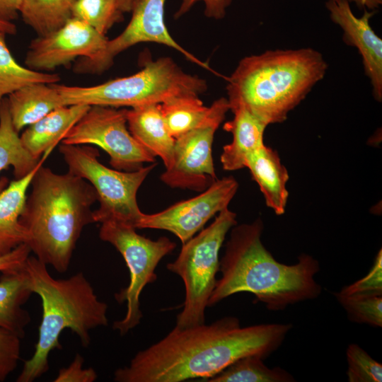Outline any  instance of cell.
Listing matches in <instances>:
<instances>
[{"instance_id": "cell-8", "label": "cell", "mask_w": 382, "mask_h": 382, "mask_svg": "<svg viewBox=\"0 0 382 382\" xmlns=\"http://www.w3.org/2000/svg\"><path fill=\"white\" fill-rule=\"evenodd\" d=\"M59 150L68 172L88 181L97 192L100 205L93 211L94 223L113 221L137 228L144 214L137 204V193L156 163L122 171L103 165L98 160V151L92 146L62 144Z\"/></svg>"}, {"instance_id": "cell-29", "label": "cell", "mask_w": 382, "mask_h": 382, "mask_svg": "<svg viewBox=\"0 0 382 382\" xmlns=\"http://www.w3.org/2000/svg\"><path fill=\"white\" fill-rule=\"evenodd\" d=\"M352 322L382 327V296H346L334 293Z\"/></svg>"}, {"instance_id": "cell-20", "label": "cell", "mask_w": 382, "mask_h": 382, "mask_svg": "<svg viewBox=\"0 0 382 382\" xmlns=\"http://www.w3.org/2000/svg\"><path fill=\"white\" fill-rule=\"evenodd\" d=\"M42 164L25 177L11 181L0 192V256L29 241V233L19 219L27 199V190Z\"/></svg>"}, {"instance_id": "cell-7", "label": "cell", "mask_w": 382, "mask_h": 382, "mask_svg": "<svg viewBox=\"0 0 382 382\" xmlns=\"http://www.w3.org/2000/svg\"><path fill=\"white\" fill-rule=\"evenodd\" d=\"M237 224L236 214L228 208L187 242L167 269L183 281L185 296L176 327L185 328L204 323L205 308L214 289L219 270V251L228 232Z\"/></svg>"}, {"instance_id": "cell-9", "label": "cell", "mask_w": 382, "mask_h": 382, "mask_svg": "<svg viewBox=\"0 0 382 382\" xmlns=\"http://www.w3.org/2000/svg\"><path fill=\"white\" fill-rule=\"evenodd\" d=\"M99 237L120 252L129 269L128 286L115 294L117 302L127 301L125 316L113 323V329L125 335L139 324L142 318L140 294L146 284L156 280L155 269L161 260L176 248V243L166 236L151 240L138 234L135 228L113 221L101 223Z\"/></svg>"}, {"instance_id": "cell-28", "label": "cell", "mask_w": 382, "mask_h": 382, "mask_svg": "<svg viewBox=\"0 0 382 382\" xmlns=\"http://www.w3.org/2000/svg\"><path fill=\"white\" fill-rule=\"evenodd\" d=\"M128 0H76L71 17L78 18L105 35L109 29L132 10Z\"/></svg>"}, {"instance_id": "cell-5", "label": "cell", "mask_w": 382, "mask_h": 382, "mask_svg": "<svg viewBox=\"0 0 382 382\" xmlns=\"http://www.w3.org/2000/svg\"><path fill=\"white\" fill-rule=\"evenodd\" d=\"M47 266L30 255L24 265L30 289L41 299L42 314L35 352L25 361L17 382H33L49 370L50 354L62 349L59 337L64 330H71L81 346L87 347L90 332L108 324V305L98 299L82 272L66 279H55Z\"/></svg>"}, {"instance_id": "cell-6", "label": "cell", "mask_w": 382, "mask_h": 382, "mask_svg": "<svg viewBox=\"0 0 382 382\" xmlns=\"http://www.w3.org/2000/svg\"><path fill=\"white\" fill-rule=\"evenodd\" d=\"M54 85L64 105L112 108L162 103L177 96H199L207 89L204 79L185 72L170 57L149 60L136 74L93 86Z\"/></svg>"}, {"instance_id": "cell-2", "label": "cell", "mask_w": 382, "mask_h": 382, "mask_svg": "<svg viewBox=\"0 0 382 382\" xmlns=\"http://www.w3.org/2000/svg\"><path fill=\"white\" fill-rule=\"evenodd\" d=\"M263 229L261 219L231 228L219 262L221 277L216 280L207 307L235 294L249 292L269 311H281L321 294L322 286L314 279L320 271L318 261L301 254L296 264L278 262L262 242Z\"/></svg>"}, {"instance_id": "cell-19", "label": "cell", "mask_w": 382, "mask_h": 382, "mask_svg": "<svg viewBox=\"0 0 382 382\" xmlns=\"http://www.w3.org/2000/svg\"><path fill=\"white\" fill-rule=\"evenodd\" d=\"M90 107L74 104L52 110L23 132L20 137L23 146L34 158H40L42 154L52 151Z\"/></svg>"}, {"instance_id": "cell-15", "label": "cell", "mask_w": 382, "mask_h": 382, "mask_svg": "<svg viewBox=\"0 0 382 382\" xmlns=\"http://www.w3.org/2000/svg\"><path fill=\"white\" fill-rule=\"evenodd\" d=\"M347 0H328L325 5L331 20L343 31V40L355 47L361 56L364 72L369 79L376 100L382 99V40L370 25L375 10L364 9L357 17Z\"/></svg>"}, {"instance_id": "cell-18", "label": "cell", "mask_w": 382, "mask_h": 382, "mask_svg": "<svg viewBox=\"0 0 382 382\" xmlns=\"http://www.w3.org/2000/svg\"><path fill=\"white\" fill-rule=\"evenodd\" d=\"M245 168L257 183L266 205L277 215L284 214L289 197L286 185L289 176L278 153L264 144L248 155Z\"/></svg>"}, {"instance_id": "cell-39", "label": "cell", "mask_w": 382, "mask_h": 382, "mask_svg": "<svg viewBox=\"0 0 382 382\" xmlns=\"http://www.w3.org/2000/svg\"><path fill=\"white\" fill-rule=\"evenodd\" d=\"M3 96L0 93V101L2 99Z\"/></svg>"}, {"instance_id": "cell-23", "label": "cell", "mask_w": 382, "mask_h": 382, "mask_svg": "<svg viewBox=\"0 0 382 382\" xmlns=\"http://www.w3.org/2000/svg\"><path fill=\"white\" fill-rule=\"evenodd\" d=\"M50 152H45L42 158H35L24 148L15 129L7 99L0 101V172L13 167L15 180L23 178L44 162ZM8 185L6 177L0 178V192Z\"/></svg>"}, {"instance_id": "cell-10", "label": "cell", "mask_w": 382, "mask_h": 382, "mask_svg": "<svg viewBox=\"0 0 382 382\" xmlns=\"http://www.w3.org/2000/svg\"><path fill=\"white\" fill-rule=\"evenodd\" d=\"M62 144L96 145L110 156L116 170L134 171L144 163L155 162V157L141 145L127 127V109L91 105L68 131Z\"/></svg>"}, {"instance_id": "cell-12", "label": "cell", "mask_w": 382, "mask_h": 382, "mask_svg": "<svg viewBox=\"0 0 382 382\" xmlns=\"http://www.w3.org/2000/svg\"><path fill=\"white\" fill-rule=\"evenodd\" d=\"M166 0H134L132 15L125 29L116 37L108 41L103 52L92 59L80 58L74 70L80 74H100L112 64L120 52L141 42H154L174 49L188 60L210 69L201 61L181 47L170 35L164 21Z\"/></svg>"}, {"instance_id": "cell-14", "label": "cell", "mask_w": 382, "mask_h": 382, "mask_svg": "<svg viewBox=\"0 0 382 382\" xmlns=\"http://www.w3.org/2000/svg\"><path fill=\"white\" fill-rule=\"evenodd\" d=\"M108 39L85 22L71 17L59 29L30 42L27 67L44 71L66 65L77 57L92 59L103 52Z\"/></svg>"}, {"instance_id": "cell-21", "label": "cell", "mask_w": 382, "mask_h": 382, "mask_svg": "<svg viewBox=\"0 0 382 382\" xmlns=\"http://www.w3.org/2000/svg\"><path fill=\"white\" fill-rule=\"evenodd\" d=\"M8 96L6 99L12 124L18 132L52 110L65 106L54 83H31Z\"/></svg>"}, {"instance_id": "cell-33", "label": "cell", "mask_w": 382, "mask_h": 382, "mask_svg": "<svg viewBox=\"0 0 382 382\" xmlns=\"http://www.w3.org/2000/svg\"><path fill=\"white\" fill-rule=\"evenodd\" d=\"M84 359L79 353L75 355L72 362L66 367L59 370L54 382H93L98 375L92 367L83 368Z\"/></svg>"}, {"instance_id": "cell-24", "label": "cell", "mask_w": 382, "mask_h": 382, "mask_svg": "<svg viewBox=\"0 0 382 382\" xmlns=\"http://www.w3.org/2000/svg\"><path fill=\"white\" fill-rule=\"evenodd\" d=\"M76 0H21L19 13L38 36L53 32L71 18Z\"/></svg>"}, {"instance_id": "cell-31", "label": "cell", "mask_w": 382, "mask_h": 382, "mask_svg": "<svg viewBox=\"0 0 382 382\" xmlns=\"http://www.w3.org/2000/svg\"><path fill=\"white\" fill-rule=\"evenodd\" d=\"M346 296H382V250L378 252L369 273L357 282L344 286Z\"/></svg>"}, {"instance_id": "cell-34", "label": "cell", "mask_w": 382, "mask_h": 382, "mask_svg": "<svg viewBox=\"0 0 382 382\" xmlns=\"http://www.w3.org/2000/svg\"><path fill=\"white\" fill-rule=\"evenodd\" d=\"M202 1L204 4V13L211 18L222 19L226 9L231 4L232 0H182L180 6L175 13V18H178L187 13L197 3Z\"/></svg>"}, {"instance_id": "cell-32", "label": "cell", "mask_w": 382, "mask_h": 382, "mask_svg": "<svg viewBox=\"0 0 382 382\" xmlns=\"http://www.w3.org/2000/svg\"><path fill=\"white\" fill-rule=\"evenodd\" d=\"M21 338L0 328V382L16 369L21 359Z\"/></svg>"}, {"instance_id": "cell-1", "label": "cell", "mask_w": 382, "mask_h": 382, "mask_svg": "<svg viewBox=\"0 0 382 382\" xmlns=\"http://www.w3.org/2000/svg\"><path fill=\"white\" fill-rule=\"evenodd\" d=\"M291 323L241 327L235 316L180 328L138 352L129 364L114 373L116 382H181L207 379L242 357L264 359L277 351L292 329Z\"/></svg>"}, {"instance_id": "cell-26", "label": "cell", "mask_w": 382, "mask_h": 382, "mask_svg": "<svg viewBox=\"0 0 382 382\" xmlns=\"http://www.w3.org/2000/svg\"><path fill=\"white\" fill-rule=\"evenodd\" d=\"M161 109L166 127L175 139L195 127L207 114L209 107L199 96L186 95L161 103Z\"/></svg>"}, {"instance_id": "cell-22", "label": "cell", "mask_w": 382, "mask_h": 382, "mask_svg": "<svg viewBox=\"0 0 382 382\" xmlns=\"http://www.w3.org/2000/svg\"><path fill=\"white\" fill-rule=\"evenodd\" d=\"M33 291L24 267L18 271L3 273L0 277V328L20 337L31 320L23 308Z\"/></svg>"}, {"instance_id": "cell-16", "label": "cell", "mask_w": 382, "mask_h": 382, "mask_svg": "<svg viewBox=\"0 0 382 382\" xmlns=\"http://www.w3.org/2000/svg\"><path fill=\"white\" fill-rule=\"evenodd\" d=\"M233 114L224 129L232 134V141L223 147L221 163L224 170L233 171L245 168L249 154L264 144L263 135L267 125L241 105H231Z\"/></svg>"}, {"instance_id": "cell-17", "label": "cell", "mask_w": 382, "mask_h": 382, "mask_svg": "<svg viewBox=\"0 0 382 382\" xmlns=\"http://www.w3.org/2000/svg\"><path fill=\"white\" fill-rule=\"evenodd\" d=\"M127 125L134 139L154 156L160 157L166 168L171 166L175 139L166 127L161 103H147L127 110Z\"/></svg>"}, {"instance_id": "cell-38", "label": "cell", "mask_w": 382, "mask_h": 382, "mask_svg": "<svg viewBox=\"0 0 382 382\" xmlns=\"http://www.w3.org/2000/svg\"><path fill=\"white\" fill-rule=\"evenodd\" d=\"M16 25L12 21L0 18V33L6 35H14L16 33Z\"/></svg>"}, {"instance_id": "cell-11", "label": "cell", "mask_w": 382, "mask_h": 382, "mask_svg": "<svg viewBox=\"0 0 382 382\" xmlns=\"http://www.w3.org/2000/svg\"><path fill=\"white\" fill-rule=\"evenodd\" d=\"M228 110L227 98L214 100L195 127L175 139L173 163L161 175L163 183L172 188L202 192L216 180L212 144Z\"/></svg>"}, {"instance_id": "cell-35", "label": "cell", "mask_w": 382, "mask_h": 382, "mask_svg": "<svg viewBox=\"0 0 382 382\" xmlns=\"http://www.w3.org/2000/svg\"><path fill=\"white\" fill-rule=\"evenodd\" d=\"M31 253L27 243H23L10 253L0 256V273H8L21 270Z\"/></svg>"}, {"instance_id": "cell-4", "label": "cell", "mask_w": 382, "mask_h": 382, "mask_svg": "<svg viewBox=\"0 0 382 382\" xmlns=\"http://www.w3.org/2000/svg\"><path fill=\"white\" fill-rule=\"evenodd\" d=\"M328 67L323 55L311 47L247 56L227 79L229 106L243 105L267 126L282 123L323 79Z\"/></svg>"}, {"instance_id": "cell-37", "label": "cell", "mask_w": 382, "mask_h": 382, "mask_svg": "<svg viewBox=\"0 0 382 382\" xmlns=\"http://www.w3.org/2000/svg\"><path fill=\"white\" fill-rule=\"evenodd\" d=\"M349 2H353L359 8L368 10H376L379 8L382 4V0H347Z\"/></svg>"}, {"instance_id": "cell-30", "label": "cell", "mask_w": 382, "mask_h": 382, "mask_svg": "<svg viewBox=\"0 0 382 382\" xmlns=\"http://www.w3.org/2000/svg\"><path fill=\"white\" fill-rule=\"evenodd\" d=\"M349 382H381L382 365L359 345L352 343L346 350Z\"/></svg>"}, {"instance_id": "cell-3", "label": "cell", "mask_w": 382, "mask_h": 382, "mask_svg": "<svg viewBox=\"0 0 382 382\" xmlns=\"http://www.w3.org/2000/svg\"><path fill=\"white\" fill-rule=\"evenodd\" d=\"M30 185L19 219L29 233L27 244L39 260L64 273L83 228L94 223L91 206L97 192L86 180L54 173L42 164Z\"/></svg>"}, {"instance_id": "cell-27", "label": "cell", "mask_w": 382, "mask_h": 382, "mask_svg": "<svg viewBox=\"0 0 382 382\" xmlns=\"http://www.w3.org/2000/svg\"><path fill=\"white\" fill-rule=\"evenodd\" d=\"M5 36L0 33V93L3 96L31 83L51 84L60 80L57 74L35 71L19 64L6 45Z\"/></svg>"}, {"instance_id": "cell-25", "label": "cell", "mask_w": 382, "mask_h": 382, "mask_svg": "<svg viewBox=\"0 0 382 382\" xmlns=\"http://www.w3.org/2000/svg\"><path fill=\"white\" fill-rule=\"evenodd\" d=\"M260 355H248L231 364L208 382H294V376L285 369L269 368Z\"/></svg>"}, {"instance_id": "cell-36", "label": "cell", "mask_w": 382, "mask_h": 382, "mask_svg": "<svg viewBox=\"0 0 382 382\" xmlns=\"http://www.w3.org/2000/svg\"><path fill=\"white\" fill-rule=\"evenodd\" d=\"M21 0H0V18L12 21L17 18Z\"/></svg>"}, {"instance_id": "cell-13", "label": "cell", "mask_w": 382, "mask_h": 382, "mask_svg": "<svg viewBox=\"0 0 382 382\" xmlns=\"http://www.w3.org/2000/svg\"><path fill=\"white\" fill-rule=\"evenodd\" d=\"M238 188L232 176L216 180L195 197L180 201L155 214H143L137 228L168 231L183 244L201 231L216 214L226 208Z\"/></svg>"}]
</instances>
